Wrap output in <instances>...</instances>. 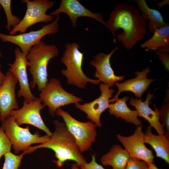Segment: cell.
Masks as SVG:
<instances>
[{
  "label": "cell",
  "instance_id": "cell-18",
  "mask_svg": "<svg viewBox=\"0 0 169 169\" xmlns=\"http://www.w3.org/2000/svg\"><path fill=\"white\" fill-rule=\"evenodd\" d=\"M154 97L152 94L149 92L144 101H142L141 99L131 97L129 102L131 105L135 108L139 116L146 120L150 125L156 131L158 135H163L165 134L166 131L164 125L160 121L159 111L156 108L153 110L149 106L151 103V100Z\"/></svg>",
  "mask_w": 169,
  "mask_h": 169
},
{
  "label": "cell",
  "instance_id": "cell-14",
  "mask_svg": "<svg viewBox=\"0 0 169 169\" xmlns=\"http://www.w3.org/2000/svg\"><path fill=\"white\" fill-rule=\"evenodd\" d=\"M61 13L68 15L73 27L76 28L77 19L80 17H88L92 18L100 23L105 27L106 22L103 15L101 13H95L83 6L78 0H62L59 8L51 12L50 15L58 16Z\"/></svg>",
  "mask_w": 169,
  "mask_h": 169
},
{
  "label": "cell",
  "instance_id": "cell-28",
  "mask_svg": "<svg viewBox=\"0 0 169 169\" xmlns=\"http://www.w3.org/2000/svg\"><path fill=\"white\" fill-rule=\"evenodd\" d=\"M148 165L144 161L130 157L125 169H147Z\"/></svg>",
  "mask_w": 169,
  "mask_h": 169
},
{
  "label": "cell",
  "instance_id": "cell-30",
  "mask_svg": "<svg viewBox=\"0 0 169 169\" xmlns=\"http://www.w3.org/2000/svg\"><path fill=\"white\" fill-rule=\"evenodd\" d=\"M92 159L90 162L87 163L84 166L80 167L82 169H105L101 165L96 161L95 155H92Z\"/></svg>",
  "mask_w": 169,
  "mask_h": 169
},
{
  "label": "cell",
  "instance_id": "cell-20",
  "mask_svg": "<svg viewBox=\"0 0 169 169\" xmlns=\"http://www.w3.org/2000/svg\"><path fill=\"white\" fill-rule=\"evenodd\" d=\"M151 126L149 125L144 133L145 142L150 145L156 153V156L169 163V136L165 134H154Z\"/></svg>",
  "mask_w": 169,
  "mask_h": 169
},
{
  "label": "cell",
  "instance_id": "cell-31",
  "mask_svg": "<svg viewBox=\"0 0 169 169\" xmlns=\"http://www.w3.org/2000/svg\"><path fill=\"white\" fill-rule=\"evenodd\" d=\"M1 64L0 62V86L4 82L5 79V74H4L1 70Z\"/></svg>",
  "mask_w": 169,
  "mask_h": 169
},
{
  "label": "cell",
  "instance_id": "cell-22",
  "mask_svg": "<svg viewBox=\"0 0 169 169\" xmlns=\"http://www.w3.org/2000/svg\"><path fill=\"white\" fill-rule=\"evenodd\" d=\"M138 5V8L142 12L141 16L146 21L149 20L148 29L153 33L159 28L169 26V24L164 22L161 13L158 10L150 8L145 0H136L135 1Z\"/></svg>",
  "mask_w": 169,
  "mask_h": 169
},
{
  "label": "cell",
  "instance_id": "cell-35",
  "mask_svg": "<svg viewBox=\"0 0 169 169\" xmlns=\"http://www.w3.org/2000/svg\"><path fill=\"white\" fill-rule=\"evenodd\" d=\"M79 167L76 163H75L72 165L71 169H79Z\"/></svg>",
  "mask_w": 169,
  "mask_h": 169
},
{
  "label": "cell",
  "instance_id": "cell-8",
  "mask_svg": "<svg viewBox=\"0 0 169 169\" xmlns=\"http://www.w3.org/2000/svg\"><path fill=\"white\" fill-rule=\"evenodd\" d=\"M21 2L26 5L25 14L19 23L11 29L9 34L24 33L28 28L37 23H48L53 20L54 16L46 12L54 6L55 2L48 0H22Z\"/></svg>",
  "mask_w": 169,
  "mask_h": 169
},
{
  "label": "cell",
  "instance_id": "cell-5",
  "mask_svg": "<svg viewBox=\"0 0 169 169\" xmlns=\"http://www.w3.org/2000/svg\"><path fill=\"white\" fill-rule=\"evenodd\" d=\"M1 122V126L11 143L14 153L18 154L23 151L26 152L31 146L35 143H43L48 141L50 136L46 134L41 136L38 131L34 134L29 131V127L27 126L23 128L18 125L16 122L15 118L9 116Z\"/></svg>",
  "mask_w": 169,
  "mask_h": 169
},
{
  "label": "cell",
  "instance_id": "cell-19",
  "mask_svg": "<svg viewBox=\"0 0 169 169\" xmlns=\"http://www.w3.org/2000/svg\"><path fill=\"white\" fill-rule=\"evenodd\" d=\"M130 98L125 96L118 99L115 103L110 104L108 108L110 114L117 118H121L125 122L134 124L137 126L142 125V121L138 118L136 110H132L127 106L126 102Z\"/></svg>",
  "mask_w": 169,
  "mask_h": 169
},
{
  "label": "cell",
  "instance_id": "cell-1",
  "mask_svg": "<svg viewBox=\"0 0 169 169\" xmlns=\"http://www.w3.org/2000/svg\"><path fill=\"white\" fill-rule=\"evenodd\" d=\"M105 27L112 34L113 42H120L125 49H131L145 37L146 22L138 8L128 3L116 5L106 22Z\"/></svg>",
  "mask_w": 169,
  "mask_h": 169
},
{
  "label": "cell",
  "instance_id": "cell-33",
  "mask_svg": "<svg viewBox=\"0 0 169 169\" xmlns=\"http://www.w3.org/2000/svg\"><path fill=\"white\" fill-rule=\"evenodd\" d=\"M166 4H169V0H163L161 2L159 3L156 4L160 8H161L164 5Z\"/></svg>",
  "mask_w": 169,
  "mask_h": 169
},
{
  "label": "cell",
  "instance_id": "cell-11",
  "mask_svg": "<svg viewBox=\"0 0 169 169\" xmlns=\"http://www.w3.org/2000/svg\"><path fill=\"white\" fill-rule=\"evenodd\" d=\"M142 130V125H139L131 135L126 136L118 134L117 137L130 157L144 161L149 165L153 163L154 156L152 151L145 145L144 133Z\"/></svg>",
  "mask_w": 169,
  "mask_h": 169
},
{
  "label": "cell",
  "instance_id": "cell-36",
  "mask_svg": "<svg viewBox=\"0 0 169 169\" xmlns=\"http://www.w3.org/2000/svg\"><path fill=\"white\" fill-rule=\"evenodd\" d=\"M2 55L1 52L0 51V58H1V57H2Z\"/></svg>",
  "mask_w": 169,
  "mask_h": 169
},
{
  "label": "cell",
  "instance_id": "cell-7",
  "mask_svg": "<svg viewBox=\"0 0 169 169\" xmlns=\"http://www.w3.org/2000/svg\"><path fill=\"white\" fill-rule=\"evenodd\" d=\"M39 98L48 108V112L54 117L56 110L62 106L82 101L81 98L66 91L60 81L55 78L50 79L40 91Z\"/></svg>",
  "mask_w": 169,
  "mask_h": 169
},
{
  "label": "cell",
  "instance_id": "cell-3",
  "mask_svg": "<svg viewBox=\"0 0 169 169\" xmlns=\"http://www.w3.org/2000/svg\"><path fill=\"white\" fill-rule=\"evenodd\" d=\"M59 53L57 47L49 45L41 40L32 47L26 55L28 66L32 77L30 87L36 86L40 91L45 87L49 81L48 65L52 59L56 58Z\"/></svg>",
  "mask_w": 169,
  "mask_h": 169
},
{
  "label": "cell",
  "instance_id": "cell-34",
  "mask_svg": "<svg viewBox=\"0 0 169 169\" xmlns=\"http://www.w3.org/2000/svg\"><path fill=\"white\" fill-rule=\"evenodd\" d=\"M147 169H161L158 168L153 163L148 165Z\"/></svg>",
  "mask_w": 169,
  "mask_h": 169
},
{
  "label": "cell",
  "instance_id": "cell-2",
  "mask_svg": "<svg viewBox=\"0 0 169 169\" xmlns=\"http://www.w3.org/2000/svg\"><path fill=\"white\" fill-rule=\"evenodd\" d=\"M54 131L50 136L49 140L39 145L31 146L26 154L33 152L39 148H48L54 152V156L57 160L52 161L58 168L61 167L68 161H74L79 167L84 166L87 163L86 160L65 123L54 120Z\"/></svg>",
  "mask_w": 169,
  "mask_h": 169
},
{
  "label": "cell",
  "instance_id": "cell-32",
  "mask_svg": "<svg viewBox=\"0 0 169 169\" xmlns=\"http://www.w3.org/2000/svg\"><path fill=\"white\" fill-rule=\"evenodd\" d=\"M156 51L166 53L169 54V47L164 46L161 47L160 48Z\"/></svg>",
  "mask_w": 169,
  "mask_h": 169
},
{
  "label": "cell",
  "instance_id": "cell-10",
  "mask_svg": "<svg viewBox=\"0 0 169 169\" xmlns=\"http://www.w3.org/2000/svg\"><path fill=\"white\" fill-rule=\"evenodd\" d=\"M23 106L11 111L10 115L14 117L19 126L24 124L32 125L45 132L49 136L52 133L44 122L40 111L45 105L39 97H36L29 103L23 102Z\"/></svg>",
  "mask_w": 169,
  "mask_h": 169
},
{
  "label": "cell",
  "instance_id": "cell-16",
  "mask_svg": "<svg viewBox=\"0 0 169 169\" xmlns=\"http://www.w3.org/2000/svg\"><path fill=\"white\" fill-rule=\"evenodd\" d=\"M118 49V47H116L108 54L101 52L96 54L90 62V64L96 68L95 77L110 88L113 87L115 82L123 80L125 76L116 75L110 63L111 56Z\"/></svg>",
  "mask_w": 169,
  "mask_h": 169
},
{
  "label": "cell",
  "instance_id": "cell-4",
  "mask_svg": "<svg viewBox=\"0 0 169 169\" xmlns=\"http://www.w3.org/2000/svg\"><path fill=\"white\" fill-rule=\"evenodd\" d=\"M64 47L61 62L66 69L61 70V73L66 78L68 84L82 89L86 88L88 83L100 84L98 79L89 78L84 73L82 66L84 53L79 50V44L75 42L68 43Z\"/></svg>",
  "mask_w": 169,
  "mask_h": 169
},
{
  "label": "cell",
  "instance_id": "cell-15",
  "mask_svg": "<svg viewBox=\"0 0 169 169\" xmlns=\"http://www.w3.org/2000/svg\"><path fill=\"white\" fill-rule=\"evenodd\" d=\"M5 79L0 86V120L2 122L10 115L11 111L19 109L15 90L18 80L9 71L5 74Z\"/></svg>",
  "mask_w": 169,
  "mask_h": 169
},
{
  "label": "cell",
  "instance_id": "cell-27",
  "mask_svg": "<svg viewBox=\"0 0 169 169\" xmlns=\"http://www.w3.org/2000/svg\"><path fill=\"white\" fill-rule=\"evenodd\" d=\"M12 146L11 143L1 126L0 127V159L3 156L11 151Z\"/></svg>",
  "mask_w": 169,
  "mask_h": 169
},
{
  "label": "cell",
  "instance_id": "cell-38",
  "mask_svg": "<svg viewBox=\"0 0 169 169\" xmlns=\"http://www.w3.org/2000/svg\"></svg>",
  "mask_w": 169,
  "mask_h": 169
},
{
  "label": "cell",
  "instance_id": "cell-17",
  "mask_svg": "<svg viewBox=\"0 0 169 169\" xmlns=\"http://www.w3.org/2000/svg\"><path fill=\"white\" fill-rule=\"evenodd\" d=\"M151 72L149 67L147 66L141 71L135 72L137 76L134 78L127 79L122 83L115 82L114 85L117 87L118 91L114 97L110 100V103L116 101L120 93L124 91L131 92L134 94L136 98L141 99L151 84L155 80L154 79L147 78V74Z\"/></svg>",
  "mask_w": 169,
  "mask_h": 169
},
{
  "label": "cell",
  "instance_id": "cell-21",
  "mask_svg": "<svg viewBox=\"0 0 169 169\" xmlns=\"http://www.w3.org/2000/svg\"><path fill=\"white\" fill-rule=\"evenodd\" d=\"M128 152L120 145H113L110 151L100 159L102 165L110 166L112 169H125L130 157Z\"/></svg>",
  "mask_w": 169,
  "mask_h": 169
},
{
  "label": "cell",
  "instance_id": "cell-24",
  "mask_svg": "<svg viewBox=\"0 0 169 169\" xmlns=\"http://www.w3.org/2000/svg\"><path fill=\"white\" fill-rule=\"evenodd\" d=\"M12 0H0V4L4 11L7 20L6 29L8 31L17 26L20 22L22 19L13 14L11 9Z\"/></svg>",
  "mask_w": 169,
  "mask_h": 169
},
{
  "label": "cell",
  "instance_id": "cell-37",
  "mask_svg": "<svg viewBox=\"0 0 169 169\" xmlns=\"http://www.w3.org/2000/svg\"><path fill=\"white\" fill-rule=\"evenodd\" d=\"M2 7L1 6V5L0 4V12L2 9Z\"/></svg>",
  "mask_w": 169,
  "mask_h": 169
},
{
  "label": "cell",
  "instance_id": "cell-23",
  "mask_svg": "<svg viewBox=\"0 0 169 169\" xmlns=\"http://www.w3.org/2000/svg\"><path fill=\"white\" fill-rule=\"evenodd\" d=\"M164 46L169 47V26L157 29L151 38L140 46L147 51H156Z\"/></svg>",
  "mask_w": 169,
  "mask_h": 169
},
{
  "label": "cell",
  "instance_id": "cell-9",
  "mask_svg": "<svg viewBox=\"0 0 169 169\" xmlns=\"http://www.w3.org/2000/svg\"><path fill=\"white\" fill-rule=\"evenodd\" d=\"M59 18V16H57L54 21L43 25L41 28L36 31L14 35L6 34L0 32V39L2 42H9L16 45L26 55L30 49L41 40L44 36L58 32Z\"/></svg>",
  "mask_w": 169,
  "mask_h": 169
},
{
  "label": "cell",
  "instance_id": "cell-13",
  "mask_svg": "<svg viewBox=\"0 0 169 169\" xmlns=\"http://www.w3.org/2000/svg\"><path fill=\"white\" fill-rule=\"evenodd\" d=\"M14 52L15 60L13 63L8 64L10 67L8 70L16 77L19 82L20 89L17 94L18 97H23L24 102L29 103L36 97L32 94L30 89L27 71L28 62L26 55L18 47Z\"/></svg>",
  "mask_w": 169,
  "mask_h": 169
},
{
  "label": "cell",
  "instance_id": "cell-26",
  "mask_svg": "<svg viewBox=\"0 0 169 169\" xmlns=\"http://www.w3.org/2000/svg\"><path fill=\"white\" fill-rule=\"evenodd\" d=\"M166 97L163 102L161 110H159V120L166 127V134L169 136V91L167 92Z\"/></svg>",
  "mask_w": 169,
  "mask_h": 169
},
{
  "label": "cell",
  "instance_id": "cell-6",
  "mask_svg": "<svg viewBox=\"0 0 169 169\" xmlns=\"http://www.w3.org/2000/svg\"><path fill=\"white\" fill-rule=\"evenodd\" d=\"M55 114L63 118L81 153L89 150L92 144L95 141L97 134L96 125L91 121L86 122L78 121L60 108L56 110Z\"/></svg>",
  "mask_w": 169,
  "mask_h": 169
},
{
  "label": "cell",
  "instance_id": "cell-12",
  "mask_svg": "<svg viewBox=\"0 0 169 169\" xmlns=\"http://www.w3.org/2000/svg\"><path fill=\"white\" fill-rule=\"evenodd\" d=\"M99 88L101 95L97 98L89 103L80 104L79 103L74 104L75 107L84 112L86 117L94 123L97 126L101 127L102 124L100 120V116L110 105L109 100L115 92L113 88L103 83L100 84Z\"/></svg>",
  "mask_w": 169,
  "mask_h": 169
},
{
  "label": "cell",
  "instance_id": "cell-25",
  "mask_svg": "<svg viewBox=\"0 0 169 169\" xmlns=\"http://www.w3.org/2000/svg\"><path fill=\"white\" fill-rule=\"evenodd\" d=\"M25 154L17 155L9 151L4 156L5 161L2 169H18L21 165L22 158Z\"/></svg>",
  "mask_w": 169,
  "mask_h": 169
},
{
  "label": "cell",
  "instance_id": "cell-29",
  "mask_svg": "<svg viewBox=\"0 0 169 169\" xmlns=\"http://www.w3.org/2000/svg\"><path fill=\"white\" fill-rule=\"evenodd\" d=\"M159 60L161 62L165 69L168 72L169 71V55L168 53L157 51L156 53Z\"/></svg>",
  "mask_w": 169,
  "mask_h": 169
}]
</instances>
